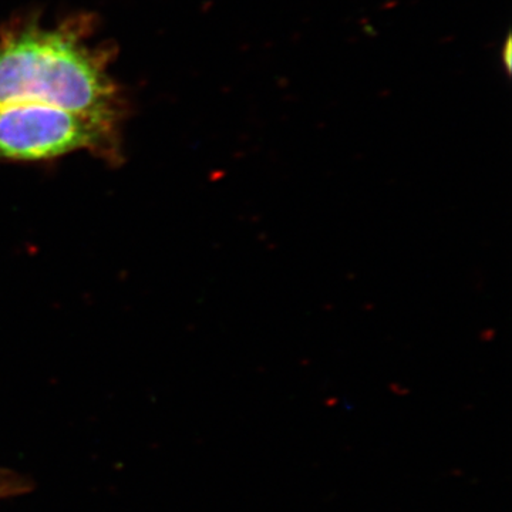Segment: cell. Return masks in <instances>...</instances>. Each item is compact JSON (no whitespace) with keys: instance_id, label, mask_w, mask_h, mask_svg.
Returning a JSON list of instances; mask_svg holds the SVG:
<instances>
[{"instance_id":"6da1fadb","label":"cell","mask_w":512,"mask_h":512,"mask_svg":"<svg viewBox=\"0 0 512 512\" xmlns=\"http://www.w3.org/2000/svg\"><path fill=\"white\" fill-rule=\"evenodd\" d=\"M94 36L90 15L19 16L0 28V163L82 151L123 161L126 99L111 72L114 47Z\"/></svg>"},{"instance_id":"7a4b0ae2","label":"cell","mask_w":512,"mask_h":512,"mask_svg":"<svg viewBox=\"0 0 512 512\" xmlns=\"http://www.w3.org/2000/svg\"><path fill=\"white\" fill-rule=\"evenodd\" d=\"M32 488L29 481L15 471L0 468V500L2 498L15 497V495L28 493Z\"/></svg>"},{"instance_id":"3957f363","label":"cell","mask_w":512,"mask_h":512,"mask_svg":"<svg viewBox=\"0 0 512 512\" xmlns=\"http://www.w3.org/2000/svg\"><path fill=\"white\" fill-rule=\"evenodd\" d=\"M511 39L508 37L507 42H505L504 50L501 52V55L504 57L505 67L507 69H511Z\"/></svg>"}]
</instances>
